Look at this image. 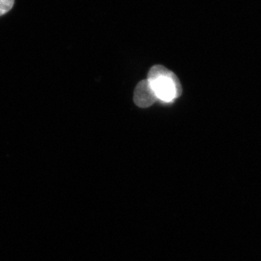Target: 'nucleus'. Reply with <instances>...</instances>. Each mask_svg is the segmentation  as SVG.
<instances>
[{
  "label": "nucleus",
  "mask_w": 261,
  "mask_h": 261,
  "mask_svg": "<svg viewBox=\"0 0 261 261\" xmlns=\"http://www.w3.org/2000/svg\"><path fill=\"white\" fill-rule=\"evenodd\" d=\"M147 80L150 83L158 100L173 102L181 95V84L173 72L161 65H155L149 70Z\"/></svg>",
  "instance_id": "nucleus-1"
},
{
  "label": "nucleus",
  "mask_w": 261,
  "mask_h": 261,
  "mask_svg": "<svg viewBox=\"0 0 261 261\" xmlns=\"http://www.w3.org/2000/svg\"><path fill=\"white\" fill-rule=\"evenodd\" d=\"M157 100L158 98L148 80H142L137 84L134 92V102L136 106L141 108H147Z\"/></svg>",
  "instance_id": "nucleus-2"
},
{
  "label": "nucleus",
  "mask_w": 261,
  "mask_h": 261,
  "mask_svg": "<svg viewBox=\"0 0 261 261\" xmlns=\"http://www.w3.org/2000/svg\"><path fill=\"white\" fill-rule=\"evenodd\" d=\"M15 0H0V16L6 14L13 8Z\"/></svg>",
  "instance_id": "nucleus-3"
}]
</instances>
